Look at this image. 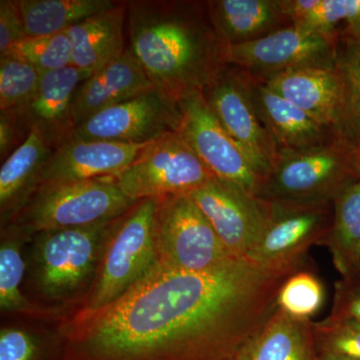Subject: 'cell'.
<instances>
[{
  "mask_svg": "<svg viewBox=\"0 0 360 360\" xmlns=\"http://www.w3.org/2000/svg\"><path fill=\"white\" fill-rule=\"evenodd\" d=\"M302 269L246 257L202 272L156 264L115 302L63 321L65 360H233Z\"/></svg>",
  "mask_w": 360,
  "mask_h": 360,
  "instance_id": "obj_1",
  "label": "cell"
},
{
  "mask_svg": "<svg viewBox=\"0 0 360 360\" xmlns=\"http://www.w3.org/2000/svg\"><path fill=\"white\" fill-rule=\"evenodd\" d=\"M127 22L129 51L172 103L202 91L229 65L207 1H129Z\"/></svg>",
  "mask_w": 360,
  "mask_h": 360,
  "instance_id": "obj_2",
  "label": "cell"
},
{
  "mask_svg": "<svg viewBox=\"0 0 360 360\" xmlns=\"http://www.w3.org/2000/svg\"><path fill=\"white\" fill-rule=\"evenodd\" d=\"M110 222L34 234L25 250L26 298L66 319L82 309L96 278Z\"/></svg>",
  "mask_w": 360,
  "mask_h": 360,
  "instance_id": "obj_3",
  "label": "cell"
},
{
  "mask_svg": "<svg viewBox=\"0 0 360 360\" xmlns=\"http://www.w3.org/2000/svg\"><path fill=\"white\" fill-rule=\"evenodd\" d=\"M359 177V149L336 136L310 148L279 150L257 198L274 205H326Z\"/></svg>",
  "mask_w": 360,
  "mask_h": 360,
  "instance_id": "obj_4",
  "label": "cell"
},
{
  "mask_svg": "<svg viewBox=\"0 0 360 360\" xmlns=\"http://www.w3.org/2000/svg\"><path fill=\"white\" fill-rule=\"evenodd\" d=\"M156 201L158 198L137 200L108 225L96 278L78 311L115 302L158 264L153 234Z\"/></svg>",
  "mask_w": 360,
  "mask_h": 360,
  "instance_id": "obj_5",
  "label": "cell"
},
{
  "mask_svg": "<svg viewBox=\"0 0 360 360\" xmlns=\"http://www.w3.org/2000/svg\"><path fill=\"white\" fill-rule=\"evenodd\" d=\"M135 202L110 177L84 181L44 182L13 224H18L32 238L41 231L111 221L127 212Z\"/></svg>",
  "mask_w": 360,
  "mask_h": 360,
  "instance_id": "obj_6",
  "label": "cell"
},
{
  "mask_svg": "<svg viewBox=\"0 0 360 360\" xmlns=\"http://www.w3.org/2000/svg\"><path fill=\"white\" fill-rule=\"evenodd\" d=\"M153 234L156 262L167 269L207 271L236 257L188 194L158 198Z\"/></svg>",
  "mask_w": 360,
  "mask_h": 360,
  "instance_id": "obj_7",
  "label": "cell"
},
{
  "mask_svg": "<svg viewBox=\"0 0 360 360\" xmlns=\"http://www.w3.org/2000/svg\"><path fill=\"white\" fill-rule=\"evenodd\" d=\"M137 201L191 194L214 179L177 131L149 142L124 169L110 176Z\"/></svg>",
  "mask_w": 360,
  "mask_h": 360,
  "instance_id": "obj_8",
  "label": "cell"
},
{
  "mask_svg": "<svg viewBox=\"0 0 360 360\" xmlns=\"http://www.w3.org/2000/svg\"><path fill=\"white\" fill-rule=\"evenodd\" d=\"M201 94L258 175L262 179L269 174L278 149L258 117L251 98L248 73L236 66L226 65Z\"/></svg>",
  "mask_w": 360,
  "mask_h": 360,
  "instance_id": "obj_9",
  "label": "cell"
},
{
  "mask_svg": "<svg viewBox=\"0 0 360 360\" xmlns=\"http://www.w3.org/2000/svg\"><path fill=\"white\" fill-rule=\"evenodd\" d=\"M336 37L290 25L260 39L227 45L225 58L227 65L257 78L309 66H335Z\"/></svg>",
  "mask_w": 360,
  "mask_h": 360,
  "instance_id": "obj_10",
  "label": "cell"
},
{
  "mask_svg": "<svg viewBox=\"0 0 360 360\" xmlns=\"http://www.w3.org/2000/svg\"><path fill=\"white\" fill-rule=\"evenodd\" d=\"M179 106L180 123L177 132L212 176L257 196L262 177L213 115L202 94L196 92L186 97Z\"/></svg>",
  "mask_w": 360,
  "mask_h": 360,
  "instance_id": "obj_11",
  "label": "cell"
},
{
  "mask_svg": "<svg viewBox=\"0 0 360 360\" xmlns=\"http://www.w3.org/2000/svg\"><path fill=\"white\" fill-rule=\"evenodd\" d=\"M179 123V104L155 89L92 116L75 129L72 139L146 144L177 131Z\"/></svg>",
  "mask_w": 360,
  "mask_h": 360,
  "instance_id": "obj_12",
  "label": "cell"
},
{
  "mask_svg": "<svg viewBox=\"0 0 360 360\" xmlns=\"http://www.w3.org/2000/svg\"><path fill=\"white\" fill-rule=\"evenodd\" d=\"M200 208L227 250L248 257L269 222L264 201L241 187L212 179L188 194Z\"/></svg>",
  "mask_w": 360,
  "mask_h": 360,
  "instance_id": "obj_13",
  "label": "cell"
},
{
  "mask_svg": "<svg viewBox=\"0 0 360 360\" xmlns=\"http://www.w3.org/2000/svg\"><path fill=\"white\" fill-rule=\"evenodd\" d=\"M266 205V229L248 258L267 266L303 264L309 248L322 245L328 236L333 224V203Z\"/></svg>",
  "mask_w": 360,
  "mask_h": 360,
  "instance_id": "obj_14",
  "label": "cell"
},
{
  "mask_svg": "<svg viewBox=\"0 0 360 360\" xmlns=\"http://www.w3.org/2000/svg\"><path fill=\"white\" fill-rule=\"evenodd\" d=\"M259 79L345 139V86L336 65L295 68Z\"/></svg>",
  "mask_w": 360,
  "mask_h": 360,
  "instance_id": "obj_15",
  "label": "cell"
},
{
  "mask_svg": "<svg viewBox=\"0 0 360 360\" xmlns=\"http://www.w3.org/2000/svg\"><path fill=\"white\" fill-rule=\"evenodd\" d=\"M90 75L75 66L44 73L32 101L16 112L26 129L37 132L53 151L72 139L73 98L77 87Z\"/></svg>",
  "mask_w": 360,
  "mask_h": 360,
  "instance_id": "obj_16",
  "label": "cell"
},
{
  "mask_svg": "<svg viewBox=\"0 0 360 360\" xmlns=\"http://www.w3.org/2000/svg\"><path fill=\"white\" fill-rule=\"evenodd\" d=\"M146 144L70 139L49 156L40 184L113 176L129 167Z\"/></svg>",
  "mask_w": 360,
  "mask_h": 360,
  "instance_id": "obj_17",
  "label": "cell"
},
{
  "mask_svg": "<svg viewBox=\"0 0 360 360\" xmlns=\"http://www.w3.org/2000/svg\"><path fill=\"white\" fill-rule=\"evenodd\" d=\"M155 89L129 49L82 82L72 104L75 129L106 108Z\"/></svg>",
  "mask_w": 360,
  "mask_h": 360,
  "instance_id": "obj_18",
  "label": "cell"
},
{
  "mask_svg": "<svg viewBox=\"0 0 360 360\" xmlns=\"http://www.w3.org/2000/svg\"><path fill=\"white\" fill-rule=\"evenodd\" d=\"M248 75L251 98L258 117L278 151L310 148L338 136L333 130L269 89L259 78L250 73Z\"/></svg>",
  "mask_w": 360,
  "mask_h": 360,
  "instance_id": "obj_19",
  "label": "cell"
},
{
  "mask_svg": "<svg viewBox=\"0 0 360 360\" xmlns=\"http://www.w3.org/2000/svg\"><path fill=\"white\" fill-rule=\"evenodd\" d=\"M129 1H117L108 11L90 16L66 32L72 66L94 75L125 51L124 20Z\"/></svg>",
  "mask_w": 360,
  "mask_h": 360,
  "instance_id": "obj_20",
  "label": "cell"
},
{
  "mask_svg": "<svg viewBox=\"0 0 360 360\" xmlns=\"http://www.w3.org/2000/svg\"><path fill=\"white\" fill-rule=\"evenodd\" d=\"M317 357L314 322L295 319L277 307L233 360H317Z\"/></svg>",
  "mask_w": 360,
  "mask_h": 360,
  "instance_id": "obj_21",
  "label": "cell"
},
{
  "mask_svg": "<svg viewBox=\"0 0 360 360\" xmlns=\"http://www.w3.org/2000/svg\"><path fill=\"white\" fill-rule=\"evenodd\" d=\"M210 15L224 45L260 39L290 25L281 0H210Z\"/></svg>",
  "mask_w": 360,
  "mask_h": 360,
  "instance_id": "obj_22",
  "label": "cell"
},
{
  "mask_svg": "<svg viewBox=\"0 0 360 360\" xmlns=\"http://www.w3.org/2000/svg\"><path fill=\"white\" fill-rule=\"evenodd\" d=\"M65 319L7 315L0 324V360H65Z\"/></svg>",
  "mask_w": 360,
  "mask_h": 360,
  "instance_id": "obj_23",
  "label": "cell"
},
{
  "mask_svg": "<svg viewBox=\"0 0 360 360\" xmlns=\"http://www.w3.org/2000/svg\"><path fill=\"white\" fill-rule=\"evenodd\" d=\"M53 150L37 132L2 162L0 169V227L13 222L40 184V174Z\"/></svg>",
  "mask_w": 360,
  "mask_h": 360,
  "instance_id": "obj_24",
  "label": "cell"
},
{
  "mask_svg": "<svg viewBox=\"0 0 360 360\" xmlns=\"http://www.w3.org/2000/svg\"><path fill=\"white\" fill-rule=\"evenodd\" d=\"M30 239L13 222L0 227V314L1 316L30 315L66 319L56 312L37 307L22 293L25 250Z\"/></svg>",
  "mask_w": 360,
  "mask_h": 360,
  "instance_id": "obj_25",
  "label": "cell"
},
{
  "mask_svg": "<svg viewBox=\"0 0 360 360\" xmlns=\"http://www.w3.org/2000/svg\"><path fill=\"white\" fill-rule=\"evenodd\" d=\"M28 37H49L108 11L112 0H15Z\"/></svg>",
  "mask_w": 360,
  "mask_h": 360,
  "instance_id": "obj_26",
  "label": "cell"
},
{
  "mask_svg": "<svg viewBox=\"0 0 360 360\" xmlns=\"http://www.w3.org/2000/svg\"><path fill=\"white\" fill-rule=\"evenodd\" d=\"M333 203V224L322 245L328 248L342 278H348L360 248V177L345 187Z\"/></svg>",
  "mask_w": 360,
  "mask_h": 360,
  "instance_id": "obj_27",
  "label": "cell"
},
{
  "mask_svg": "<svg viewBox=\"0 0 360 360\" xmlns=\"http://www.w3.org/2000/svg\"><path fill=\"white\" fill-rule=\"evenodd\" d=\"M281 6L291 25L336 37L342 22L347 37H360V0H281Z\"/></svg>",
  "mask_w": 360,
  "mask_h": 360,
  "instance_id": "obj_28",
  "label": "cell"
},
{
  "mask_svg": "<svg viewBox=\"0 0 360 360\" xmlns=\"http://www.w3.org/2000/svg\"><path fill=\"white\" fill-rule=\"evenodd\" d=\"M41 73L13 54L0 53V111L25 108L39 90Z\"/></svg>",
  "mask_w": 360,
  "mask_h": 360,
  "instance_id": "obj_29",
  "label": "cell"
},
{
  "mask_svg": "<svg viewBox=\"0 0 360 360\" xmlns=\"http://www.w3.org/2000/svg\"><path fill=\"white\" fill-rule=\"evenodd\" d=\"M336 68L345 86V139L360 151V37H347L345 49L338 51Z\"/></svg>",
  "mask_w": 360,
  "mask_h": 360,
  "instance_id": "obj_30",
  "label": "cell"
},
{
  "mask_svg": "<svg viewBox=\"0 0 360 360\" xmlns=\"http://www.w3.org/2000/svg\"><path fill=\"white\" fill-rule=\"evenodd\" d=\"M326 298L323 283L304 269L286 279L276 298L278 309L290 316L310 321L321 310Z\"/></svg>",
  "mask_w": 360,
  "mask_h": 360,
  "instance_id": "obj_31",
  "label": "cell"
},
{
  "mask_svg": "<svg viewBox=\"0 0 360 360\" xmlns=\"http://www.w3.org/2000/svg\"><path fill=\"white\" fill-rule=\"evenodd\" d=\"M4 53L13 54L34 66L41 75L72 66L68 33L26 37Z\"/></svg>",
  "mask_w": 360,
  "mask_h": 360,
  "instance_id": "obj_32",
  "label": "cell"
},
{
  "mask_svg": "<svg viewBox=\"0 0 360 360\" xmlns=\"http://www.w3.org/2000/svg\"><path fill=\"white\" fill-rule=\"evenodd\" d=\"M319 352H335L360 359V323L328 317L314 322Z\"/></svg>",
  "mask_w": 360,
  "mask_h": 360,
  "instance_id": "obj_33",
  "label": "cell"
},
{
  "mask_svg": "<svg viewBox=\"0 0 360 360\" xmlns=\"http://www.w3.org/2000/svg\"><path fill=\"white\" fill-rule=\"evenodd\" d=\"M329 317L360 323V279L342 278L336 283Z\"/></svg>",
  "mask_w": 360,
  "mask_h": 360,
  "instance_id": "obj_34",
  "label": "cell"
},
{
  "mask_svg": "<svg viewBox=\"0 0 360 360\" xmlns=\"http://www.w3.org/2000/svg\"><path fill=\"white\" fill-rule=\"evenodd\" d=\"M27 37L25 21L15 0L0 1V53Z\"/></svg>",
  "mask_w": 360,
  "mask_h": 360,
  "instance_id": "obj_35",
  "label": "cell"
},
{
  "mask_svg": "<svg viewBox=\"0 0 360 360\" xmlns=\"http://www.w3.org/2000/svg\"><path fill=\"white\" fill-rule=\"evenodd\" d=\"M30 134V130L13 111H1L0 113V158H8L14 153Z\"/></svg>",
  "mask_w": 360,
  "mask_h": 360,
  "instance_id": "obj_36",
  "label": "cell"
},
{
  "mask_svg": "<svg viewBox=\"0 0 360 360\" xmlns=\"http://www.w3.org/2000/svg\"><path fill=\"white\" fill-rule=\"evenodd\" d=\"M317 360H360V359H355V357L348 356V355L335 354V352H326V350H322V352H319V357H317Z\"/></svg>",
  "mask_w": 360,
  "mask_h": 360,
  "instance_id": "obj_37",
  "label": "cell"
},
{
  "mask_svg": "<svg viewBox=\"0 0 360 360\" xmlns=\"http://www.w3.org/2000/svg\"><path fill=\"white\" fill-rule=\"evenodd\" d=\"M348 278H357L360 279V248L359 253H357L356 260H355L354 272H352V276Z\"/></svg>",
  "mask_w": 360,
  "mask_h": 360,
  "instance_id": "obj_38",
  "label": "cell"
}]
</instances>
